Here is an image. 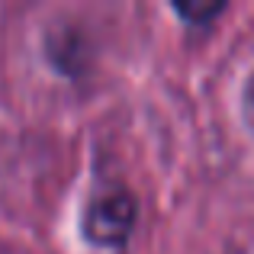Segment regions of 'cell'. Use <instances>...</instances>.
<instances>
[{
	"label": "cell",
	"mask_w": 254,
	"mask_h": 254,
	"mask_svg": "<svg viewBox=\"0 0 254 254\" xmlns=\"http://www.w3.org/2000/svg\"><path fill=\"white\" fill-rule=\"evenodd\" d=\"M135 225V196L123 187L100 190L87 203L84 235L93 245H123Z\"/></svg>",
	"instance_id": "cell-1"
},
{
	"label": "cell",
	"mask_w": 254,
	"mask_h": 254,
	"mask_svg": "<svg viewBox=\"0 0 254 254\" xmlns=\"http://www.w3.org/2000/svg\"><path fill=\"white\" fill-rule=\"evenodd\" d=\"M245 103H248V113H251V119H254V74H251L248 87H245Z\"/></svg>",
	"instance_id": "cell-3"
},
{
	"label": "cell",
	"mask_w": 254,
	"mask_h": 254,
	"mask_svg": "<svg viewBox=\"0 0 254 254\" xmlns=\"http://www.w3.org/2000/svg\"><path fill=\"white\" fill-rule=\"evenodd\" d=\"M184 16H199V19H209L212 13H219L222 6H177Z\"/></svg>",
	"instance_id": "cell-2"
}]
</instances>
